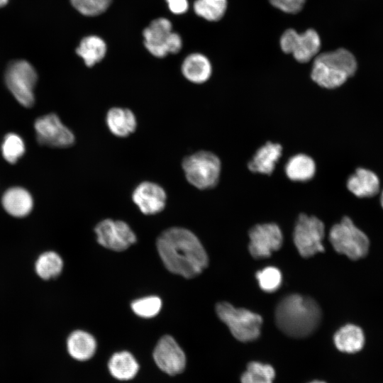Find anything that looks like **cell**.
I'll list each match as a JSON object with an SVG mask.
<instances>
[{"label": "cell", "mask_w": 383, "mask_h": 383, "mask_svg": "<svg viewBox=\"0 0 383 383\" xmlns=\"http://www.w3.org/2000/svg\"><path fill=\"white\" fill-rule=\"evenodd\" d=\"M162 307L161 299L156 296H149L135 300L131 304L133 311L143 318L155 316Z\"/></svg>", "instance_id": "31"}, {"label": "cell", "mask_w": 383, "mask_h": 383, "mask_svg": "<svg viewBox=\"0 0 383 383\" xmlns=\"http://www.w3.org/2000/svg\"><path fill=\"white\" fill-rule=\"evenodd\" d=\"M153 357L157 367L170 375L182 372L185 367V354L170 335H164L160 339L155 348Z\"/></svg>", "instance_id": "13"}, {"label": "cell", "mask_w": 383, "mask_h": 383, "mask_svg": "<svg viewBox=\"0 0 383 383\" xmlns=\"http://www.w3.org/2000/svg\"><path fill=\"white\" fill-rule=\"evenodd\" d=\"M193 7L198 16L208 21L216 22L224 16L228 8V1L196 0Z\"/></svg>", "instance_id": "26"}, {"label": "cell", "mask_w": 383, "mask_h": 383, "mask_svg": "<svg viewBox=\"0 0 383 383\" xmlns=\"http://www.w3.org/2000/svg\"><path fill=\"white\" fill-rule=\"evenodd\" d=\"M380 204H381V206L383 209V191L381 193V196H380Z\"/></svg>", "instance_id": "37"}, {"label": "cell", "mask_w": 383, "mask_h": 383, "mask_svg": "<svg viewBox=\"0 0 383 383\" xmlns=\"http://www.w3.org/2000/svg\"><path fill=\"white\" fill-rule=\"evenodd\" d=\"M2 155L9 163H16L25 152L23 139L16 133H9L4 139L1 145Z\"/></svg>", "instance_id": "30"}, {"label": "cell", "mask_w": 383, "mask_h": 383, "mask_svg": "<svg viewBox=\"0 0 383 383\" xmlns=\"http://www.w3.org/2000/svg\"><path fill=\"white\" fill-rule=\"evenodd\" d=\"M256 278L260 287L266 292H273L282 284V274L279 269L270 266L257 272Z\"/></svg>", "instance_id": "32"}, {"label": "cell", "mask_w": 383, "mask_h": 383, "mask_svg": "<svg viewBox=\"0 0 383 383\" xmlns=\"http://www.w3.org/2000/svg\"><path fill=\"white\" fill-rule=\"evenodd\" d=\"M276 9L290 14L299 13L305 6L306 0H268Z\"/></svg>", "instance_id": "34"}, {"label": "cell", "mask_w": 383, "mask_h": 383, "mask_svg": "<svg viewBox=\"0 0 383 383\" xmlns=\"http://www.w3.org/2000/svg\"><path fill=\"white\" fill-rule=\"evenodd\" d=\"M316 165L307 154L297 153L289 158L284 166L287 177L293 182H307L315 175Z\"/></svg>", "instance_id": "21"}, {"label": "cell", "mask_w": 383, "mask_h": 383, "mask_svg": "<svg viewBox=\"0 0 383 383\" xmlns=\"http://www.w3.org/2000/svg\"><path fill=\"white\" fill-rule=\"evenodd\" d=\"M347 188L359 198H370L379 190L380 182L377 175L365 168H358L347 180Z\"/></svg>", "instance_id": "19"}, {"label": "cell", "mask_w": 383, "mask_h": 383, "mask_svg": "<svg viewBox=\"0 0 383 383\" xmlns=\"http://www.w3.org/2000/svg\"><path fill=\"white\" fill-rule=\"evenodd\" d=\"M329 240L337 252L352 260L362 259L369 252L368 236L348 216H344L340 222L332 226Z\"/></svg>", "instance_id": "4"}, {"label": "cell", "mask_w": 383, "mask_h": 383, "mask_svg": "<svg viewBox=\"0 0 383 383\" xmlns=\"http://www.w3.org/2000/svg\"><path fill=\"white\" fill-rule=\"evenodd\" d=\"M109 131L118 138H126L133 133L138 126L136 116L128 108L113 106L109 109L105 117Z\"/></svg>", "instance_id": "17"}, {"label": "cell", "mask_w": 383, "mask_h": 383, "mask_svg": "<svg viewBox=\"0 0 383 383\" xmlns=\"http://www.w3.org/2000/svg\"><path fill=\"white\" fill-rule=\"evenodd\" d=\"M333 342L339 351L351 354L357 353L363 348L365 337L360 326L348 323L335 332Z\"/></svg>", "instance_id": "20"}, {"label": "cell", "mask_w": 383, "mask_h": 383, "mask_svg": "<svg viewBox=\"0 0 383 383\" xmlns=\"http://www.w3.org/2000/svg\"><path fill=\"white\" fill-rule=\"evenodd\" d=\"M106 43L104 39L95 35L84 37L76 49V53L88 67L100 62L106 56Z\"/></svg>", "instance_id": "24"}, {"label": "cell", "mask_w": 383, "mask_h": 383, "mask_svg": "<svg viewBox=\"0 0 383 383\" xmlns=\"http://www.w3.org/2000/svg\"><path fill=\"white\" fill-rule=\"evenodd\" d=\"M63 262L55 252L40 255L35 263V271L41 278L48 279L57 277L62 271Z\"/></svg>", "instance_id": "28"}, {"label": "cell", "mask_w": 383, "mask_h": 383, "mask_svg": "<svg viewBox=\"0 0 383 383\" xmlns=\"http://www.w3.org/2000/svg\"><path fill=\"white\" fill-rule=\"evenodd\" d=\"M33 199L30 193L22 187L9 189L2 196V205L11 216L23 217L28 215L33 208Z\"/></svg>", "instance_id": "22"}, {"label": "cell", "mask_w": 383, "mask_h": 383, "mask_svg": "<svg viewBox=\"0 0 383 383\" xmlns=\"http://www.w3.org/2000/svg\"><path fill=\"white\" fill-rule=\"evenodd\" d=\"M132 200L143 213L152 215L165 209L167 194L163 187L157 183L143 181L133 189Z\"/></svg>", "instance_id": "14"}, {"label": "cell", "mask_w": 383, "mask_h": 383, "mask_svg": "<svg viewBox=\"0 0 383 383\" xmlns=\"http://www.w3.org/2000/svg\"><path fill=\"white\" fill-rule=\"evenodd\" d=\"M321 311L311 298L297 294L284 297L275 310V321L278 328L293 338H304L311 335L318 326Z\"/></svg>", "instance_id": "2"}, {"label": "cell", "mask_w": 383, "mask_h": 383, "mask_svg": "<svg viewBox=\"0 0 383 383\" xmlns=\"http://www.w3.org/2000/svg\"><path fill=\"white\" fill-rule=\"evenodd\" d=\"M38 142L53 148H68L75 142L72 131L55 113L38 118L34 124Z\"/></svg>", "instance_id": "10"}, {"label": "cell", "mask_w": 383, "mask_h": 383, "mask_svg": "<svg viewBox=\"0 0 383 383\" xmlns=\"http://www.w3.org/2000/svg\"><path fill=\"white\" fill-rule=\"evenodd\" d=\"M113 0H70L72 6L81 14L96 16L105 12Z\"/></svg>", "instance_id": "33"}, {"label": "cell", "mask_w": 383, "mask_h": 383, "mask_svg": "<svg viewBox=\"0 0 383 383\" xmlns=\"http://www.w3.org/2000/svg\"><path fill=\"white\" fill-rule=\"evenodd\" d=\"M67 346L68 353L74 359L84 361L94 355L96 341L90 333L77 330L70 335Z\"/></svg>", "instance_id": "23"}, {"label": "cell", "mask_w": 383, "mask_h": 383, "mask_svg": "<svg viewBox=\"0 0 383 383\" xmlns=\"http://www.w3.org/2000/svg\"><path fill=\"white\" fill-rule=\"evenodd\" d=\"M170 11L176 15L186 13L189 9L188 0H166Z\"/></svg>", "instance_id": "35"}, {"label": "cell", "mask_w": 383, "mask_h": 383, "mask_svg": "<svg viewBox=\"0 0 383 383\" xmlns=\"http://www.w3.org/2000/svg\"><path fill=\"white\" fill-rule=\"evenodd\" d=\"M38 80L35 70L28 61L11 62L5 72L6 86L15 99L23 106L31 107L35 102L34 88Z\"/></svg>", "instance_id": "7"}, {"label": "cell", "mask_w": 383, "mask_h": 383, "mask_svg": "<svg viewBox=\"0 0 383 383\" xmlns=\"http://www.w3.org/2000/svg\"><path fill=\"white\" fill-rule=\"evenodd\" d=\"M143 37L145 48L155 57L177 54L182 48L181 36L172 30V22L166 18L152 21L143 30Z\"/></svg>", "instance_id": "6"}, {"label": "cell", "mask_w": 383, "mask_h": 383, "mask_svg": "<svg viewBox=\"0 0 383 383\" xmlns=\"http://www.w3.org/2000/svg\"><path fill=\"white\" fill-rule=\"evenodd\" d=\"M108 367L114 378L118 380H129L136 375L139 365L131 353L121 351L111 357Z\"/></svg>", "instance_id": "25"}, {"label": "cell", "mask_w": 383, "mask_h": 383, "mask_svg": "<svg viewBox=\"0 0 383 383\" xmlns=\"http://www.w3.org/2000/svg\"><path fill=\"white\" fill-rule=\"evenodd\" d=\"M309 383H326V382H324L323 381L315 380V381H312V382H311Z\"/></svg>", "instance_id": "38"}, {"label": "cell", "mask_w": 383, "mask_h": 383, "mask_svg": "<svg viewBox=\"0 0 383 383\" xmlns=\"http://www.w3.org/2000/svg\"><path fill=\"white\" fill-rule=\"evenodd\" d=\"M249 251L256 259L270 257L279 250L283 243V235L275 223L257 224L249 231Z\"/></svg>", "instance_id": "12"}, {"label": "cell", "mask_w": 383, "mask_h": 383, "mask_svg": "<svg viewBox=\"0 0 383 383\" xmlns=\"http://www.w3.org/2000/svg\"><path fill=\"white\" fill-rule=\"evenodd\" d=\"M279 45L283 52L291 54L298 62L307 63L320 52L321 40L313 28H309L301 33L288 28L282 34Z\"/></svg>", "instance_id": "8"}, {"label": "cell", "mask_w": 383, "mask_h": 383, "mask_svg": "<svg viewBox=\"0 0 383 383\" xmlns=\"http://www.w3.org/2000/svg\"><path fill=\"white\" fill-rule=\"evenodd\" d=\"M97 242L103 247L123 251L136 241V236L124 221L105 219L99 222L94 229Z\"/></svg>", "instance_id": "11"}, {"label": "cell", "mask_w": 383, "mask_h": 383, "mask_svg": "<svg viewBox=\"0 0 383 383\" xmlns=\"http://www.w3.org/2000/svg\"><path fill=\"white\" fill-rule=\"evenodd\" d=\"M324 225L314 216L301 213L299 216L294 227L293 239L294 245L304 257H309L323 252V239Z\"/></svg>", "instance_id": "9"}, {"label": "cell", "mask_w": 383, "mask_h": 383, "mask_svg": "<svg viewBox=\"0 0 383 383\" xmlns=\"http://www.w3.org/2000/svg\"><path fill=\"white\" fill-rule=\"evenodd\" d=\"M310 76L314 83L326 89L340 87L350 77L343 70L318 54L313 60Z\"/></svg>", "instance_id": "15"}, {"label": "cell", "mask_w": 383, "mask_h": 383, "mask_svg": "<svg viewBox=\"0 0 383 383\" xmlns=\"http://www.w3.org/2000/svg\"><path fill=\"white\" fill-rule=\"evenodd\" d=\"M319 55L340 68L350 77L354 75L357 70L356 57L346 48H339L334 50L319 52Z\"/></svg>", "instance_id": "27"}, {"label": "cell", "mask_w": 383, "mask_h": 383, "mask_svg": "<svg viewBox=\"0 0 383 383\" xmlns=\"http://www.w3.org/2000/svg\"><path fill=\"white\" fill-rule=\"evenodd\" d=\"M274 368L268 364L251 362L241 376V383H273Z\"/></svg>", "instance_id": "29"}, {"label": "cell", "mask_w": 383, "mask_h": 383, "mask_svg": "<svg viewBox=\"0 0 383 383\" xmlns=\"http://www.w3.org/2000/svg\"><path fill=\"white\" fill-rule=\"evenodd\" d=\"M216 311L237 340L250 342L260 336L262 323L260 315L245 309H237L226 301L217 304Z\"/></svg>", "instance_id": "5"}, {"label": "cell", "mask_w": 383, "mask_h": 383, "mask_svg": "<svg viewBox=\"0 0 383 383\" xmlns=\"http://www.w3.org/2000/svg\"><path fill=\"white\" fill-rule=\"evenodd\" d=\"M283 151L282 146L278 143L266 142L254 153L248 163V168L253 173L270 175Z\"/></svg>", "instance_id": "16"}, {"label": "cell", "mask_w": 383, "mask_h": 383, "mask_svg": "<svg viewBox=\"0 0 383 383\" xmlns=\"http://www.w3.org/2000/svg\"><path fill=\"white\" fill-rule=\"evenodd\" d=\"M157 249L165 267L185 278L197 276L208 265V256L199 240L185 228L165 231L157 238Z\"/></svg>", "instance_id": "1"}, {"label": "cell", "mask_w": 383, "mask_h": 383, "mask_svg": "<svg viewBox=\"0 0 383 383\" xmlns=\"http://www.w3.org/2000/svg\"><path fill=\"white\" fill-rule=\"evenodd\" d=\"M9 0H0V8L7 4Z\"/></svg>", "instance_id": "36"}, {"label": "cell", "mask_w": 383, "mask_h": 383, "mask_svg": "<svg viewBox=\"0 0 383 383\" xmlns=\"http://www.w3.org/2000/svg\"><path fill=\"white\" fill-rule=\"evenodd\" d=\"M212 70L213 67L210 60L199 52L188 55L181 65L183 77L187 81L196 84L206 82L211 77Z\"/></svg>", "instance_id": "18"}, {"label": "cell", "mask_w": 383, "mask_h": 383, "mask_svg": "<svg viewBox=\"0 0 383 383\" xmlns=\"http://www.w3.org/2000/svg\"><path fill=\"white\" fill-rule=\"evenodd\" d=\"M182 168L187 181L193 187L206 190L215 187L221 173V162L213 152L199 150L186 156Z\"/></svg>", "instance_id": "3"}]
</instances>
